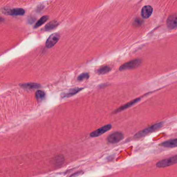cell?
<instances>
[{
  "instance_id": "cell-1",
  "label": "cell",
  "mask_w": 177,
  "mask_h": 177,
  "mask_svg": "<svg viewBox=\"0 0 177 177\" xmlns=\"http://www.w3.org/2000/svg\"><path fill=\"white\" fill-rule=\"evenodd\" d=\"M163 125H164V123L162 122L154 124L149 127H148L147 128H145L136 133L135 135L134 138L136 139L141 138L142 137L145 136L146 135L149 134L151 133L154 132L156 130H160L161 128H162Z\"/></svg>"
},
{
  "instance_id": "cell-2",
  "label": "cell",
  "mask_w": 177,
  "mask_h": 177,
  "mask_svg": "<svg viewBox=\"0 0 177 177\" xmlns=\"http://www.w3.org/2000/svg\"><path fill=\"white\" fill-rule=\"evenodd\" d=\"M142 63V60L140 59H136L134 60H131L130 61L126 62L120 67V71L132 70L138 67Z\"/></svg>"
},
{
  "instance_id": "cell-3",
  "label": "cell",
  "mask_w": 177,
  "mask_h": 177,
  "mask_svg": "<svg viewBox=\"0 0 177 177\" xmlns=\"http://www.w3.org/2000/svg\"><path fill=\"white\" fill-rule=\"evenodd\" d=\"M176 164H177V155L159 161L156 163V167L158 168H164Z\"/></svg>"
},
{
  "instance_id": "cell-4",
  "label": "cell",
  "mask_w": 177,
  "mask_h": 177,
  "mask_svg": "<svg viewBox=\"0 0 177 177\" xmlns=\"http://www.w3.org/2000/svg\"><path fill=\"white\" fill-rule=\"evenodd\" d=\"M124 138V135L120 132L113 133L107 137V142L109 143H117L121 141Z\"/></svg>"
},
{
  "instance_id": "cell-5",
  "label": "cell",
  "mask_w": 177,
  "mask_h": 177,
  "mask_svg": "<svg viewBox=\"0 0 177 177\" xmlns=\"http://www.w3.org/2000/svg\"><path fill=\"white\" fill-rule=\"evenodd\" d=\"M60 34H59L58 33L51 34L46 41V47L48 48H50L54 47V46L58 43V41L60 39Z\"/></svg>"
},
{
  "instance_id": "cell-6",
  "label": "cell",
  "mask_w": 177,
  "mask_h": 177,
  "mask_svg": "<svg viewBox=\"0 0 177 177\" xmlns=\"http://www.w3.org/2000/svg\"><path fill=\"white\" fill-rule=\"evenodd\" d=\"M111 128H112V126H111V124L106 125L102 126V128L92 132L90 134V136L91 137H96L100 136V135L104 134V133L110 130Z\"/></svg>"
},
{
  "instance_id": "cell-7",
  "label": "cell",
  "mask_w": 177,
  "mask_h": 177,
  "mask_svg": "<svg viewBox=\"0 0 177 177\" xmlns=\"http://www.w3.org/2000/svg\"><path fill=\"white\" fill-rule=\"evenodd\" d=\"M140 100V98H136V99H135L134 100H132V101H130V102L126 103V104L124 105L123 106H121V107H120L119 108L115 109V110L113 112V113H118L121 112V111H123L124 110L128 109V108L132 107L133 105H134L135 104H137V102H139Z\"/></svg>"
},
{
  "instance_id": "cell-8",
  "label": "cell",
  "mask_w": 177,
  "mask_h": 177,
  "mask_svg": "<svg viewBox=\"0 0 177 177\" xmlns=\"http://www.w3.org/2000/svg\"><path fill=\"white\" fill-rule=\"evenodd\" d=\"M167 26L169 29H173L177 27V14H174L169 16L167 20Z\"/></svg>"
},
{
  "instance_id": "cell-9",
  "label": "cell",
  "mask_w": 177,
  "mask_h": 177,
  "mask_svg": "<svg viewBox=\"0 0 177 177\" xmlns=\"http://www.w3.org/2000/svg\"><path fill=\"white\" fill-rule=\"evenodd\" d=\"M83 89L82 87H75V88H72L70 89V90L67 91V92L63 93L61 96L63 98H65V97H70L71 96H73L76 94L78 93L79 91H80Z\"/></svg>"
},
{
  "instance_id": "cell-10",
  "label": "cell",
  "mask_w": 177,
  "mask_h": 177,
  "mask_svg": "<svg viewBox=\"0 0 177 177\" xmlns=\"http://www.w3.org/2000/svg\"><path fill=\"white\" fill-rule=\"evenodd\" d=\"M153 12V9L151 6L147 5L143 7L141 10V16L145 19L149 18Z\"/></svg>"
},
{
  "instance_id": "cell-11",
  "label": "cell",
  "mask_w": 177,
  "mask_h": 177,
  "mask_svg": "<svg viewBox=\"0 0 177 177\" xmlns=\"http://www.w3.org/2000/svg\"><path fill=\"white\" fill-rule=\"evenodd\" d=\"M5 13L11 16H22L25 14V11L22 9H8Z\"/></svg>"
},
{
  "instance_id": "cell-12",
  "label": "cell",
  "mask_w": 177,
  "mask_h": 177,
  "mask_svg": "<svg viewBox=\"0 0 177 177\" xmlns=\"http://www.w3.org/2000/svg\"><path fill=\"white\" fill-rule=\"evenodd\" d=\"M160 145L166 148L177 147V138L163 142L161 143Z\"/></svg>"
},
{
  "instance_id": "cell-13",
  "label": "cell",
  "mask_w": 177,
  "mask_h": 177,
  "mask_svg": "<svg viewBox=\"0 0 177 177\" xmlns=\"http://www.w3.org/2000/svg\"><path fill=\"white\" fill-rule=\"evenodd\" d=\"M21 87L25 88V89H36L39 88L41 86L39 83L29 82V83L21 84Z\"/></svg>"
},
{
  "instance_id": "cell-14",
  "label": "cell",
  "mask_w": 177,
  "mask_h": 177,
  "mask_svg": "<svg viewBox=\"0 0 177 177\" xmlns=\"http://www.w3.org/2000/svg\"><path fill=\"white\" fill-rule=\"evenodd\" d=\"M111 70V68L108 66H104L101 67L97 70V73H98L100 75H103L107 73H109V72Z\"/></svg>"
},
{
  "instance_id": "cell-15",
  "label": "cell",
  "mask_w": 177,
  "mask_h": 177,
  "mask_svg": "<svg viewBox=\"0 0 177 177\" xmlns=\"http://www.w3.org/2000/svg\"><path fill=\"white\" fill-rule=\"evenodd\" d=\"M35 96H36L37 100L41 102L45 98L46 94H45V92L43 91L38 90V91H37L36 93H35Z\"/></svg>"
},
{
  "instance_id": "cell-16",
  "label": "cell",
  "mask_w": 177,
  "mask_h": 177,
  "mask_svg": "<svg viewBox=\"0 0 177 177\" xmlns=\"http://www.w3.org/2000/svg\"><path fill=\"white\" fill-rule=\"evenodd\" d=\"M48 19V16H44L42 17L41 19L37 22V24H35V25L34 26V28H39L40 26L43 25V24H45Z\"/></svg>"
},
{
  "instance_id": "cell-17",
  "label": "cell",
  "mask_w": 177,
  "mask_h": 177,
  "mask_svg": "<svg viewBox=\"0 0 177 177\" xmlns=\"http://www.w3.org/2000/svg\"><path fill=\"white\" fill-rule=\"evenodd\" d=\"M58 23L56 21L50 22L46 26L45 29L46 31H50V30H54V28H56L58 26Z\"/></svg>"
},
{
  "instance_id": "cell-18",
  "label": "cell",
  "mask_w": 177,
  "mask_h": 177,
  "mask_svg": "<svg viewBox=\"0 0 177 177\" xmlns=\"http://www.w3.org/2000/svg\"><path fill=\"white\" fill-rule=\"evenodd\" d=\"M89 78V74L88 73H82L79 75L77 78V80L79 81H83L85 80H87Z\"/></svg>"
},
{
  "instance_id": "cell-19",
  "label": "cell",
  "mask_w": 177,
  "mask_h": 177,
  "mask_svg": "<svg viewBox=\"0 0 177 177\" xmlns=\"http://www.w3.org/2000/svg\"><path fill=\"white\" fill-rule=\"evenodd\" d=\"M141 23H142L141 20L140 19H138L135 20L134 24L136 26H139L141 24Z\"/></svg>"
},
{
  "instance_id": "cell-20",
  "label": "cell",
  "mask_w": 177,
  "mask_h": 177,
  "mask_svg": "<svg viewBox=\"0 0 177 177\" xmlns=\"http://www.w3.org/2000/svg\"><path fill=\"white\" fill-rule=\"evenodd\" d=\"M80 173H81V171H78V172H77V173H74V174H73V175H71L70 177H77V176H78L79 175H80Z\"/></svg>"
},
{
  "instance_id": "cell-21",
  "label": "cell",
  "mask_w": 177,
  "mask_h": 177,
  "mask_svg": "<svg viewBox=\"0 0 177 177\" xmlns=\"http://www.w3.org/2000/svg\"><path fill=\"white\" fill-rule=\"evenodd\" d=\"M3 21V19L2 18L0 17V21Z\"/></svg>"
}]
</instances>
